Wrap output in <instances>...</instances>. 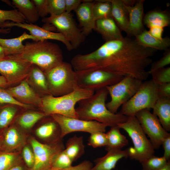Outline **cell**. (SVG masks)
Wrapping results in <instances>:
<instances>
[{
	"instance_id": "cell-1",
	"label": "cell",
	"mask_w": 170,
	"mask_h": 170,
	"mask_svg": "<svg viewBox=\"0 0 170 170\" xmlns=\"http://www.w3.org/2000/svg\"><path fill=\"white\" fill-rule=\"evenodd\" d=\"M157 51L128 36L106 42L94 51L83 54L82 61L86 69H103L143 82L150 75L146 68L152 63L151 57Z\"/></svg>"
},
{
	"instance_id": "cell-2",
	"label": "cell",
	"mask_w": 170,
	"mask_h": 170,
	"mask_svg": "<svg viewBox=\"0 0 170 170\" xmlns=\"http://www.w3.org/2000/svg\"><path fill=\"white\" fill-rule=\"evenodd\" d=\"M109 94L106 88L96 91L90 97L78 102L76 108L78 118L86 121H95L110 127L126 121L128 116L121 112L113 113L107 108L106 101Z\"/></svg>"
},
{
	"instance_id": "cell-3",
	"label": "cell",
	"mask_w": 170,
	"mask_h": 170,
	"mask_svg": "<svg viewBox=\"0 0 170 170\" xmlns=\"http://www.w3.org/2000/svg\"><path fill=\"white\" fill-rule=\"evenodd\" d=\"M16 55L37 66L44 73L63 61L60 46L47 40L27 42L22 52Z\"/></svg>"
},
{
	"instance_id": "cell-4",
	"label": "cell",
	"mask_w": 170,
	"mask_h": 170,
	"mask_svg": "<svg viewBox=\"0 0 170 170\" xmlns=\"http://www.w3.org/2000/svg\"><path fill=\"white\" fill-rule=\"evenodd\" d=\"M94 92L78 87L73 92L63 96L55 97L47 95L42 98V105L38 110L46 116L58 114L78 118L75 108L76 103L92 96Z\"/></svg>"
},
{
	"instance_id": "cell-5",
	"label": "cell",
	"mask_w": 170,
	"mask_h": 170,
	"mask_svg": "<svg viewBox=\"0 0 170 170\" xmlns=\"http://www.w3.org/2000/svg\"><path fill=\"white\" fill-rule=\"evenodd\" d=\"M117 126L127 133L133 142V147L128 148L130 159L141 163L154 155L155 149L135 116H128L126 121Z\"/></svg>"
},
{
	"instance_id": "cell-6",
	"label": "cell",
	"mask_w": 170,
	"mask_h": 170,
	"mask_svg": "<svg viewBox=\"0 0 170 170\" xmlns=\"http://www.w3.org/2000/svg\"><path fill=\"white\" fill-rule=\"evenodd\" d=\"M50 95L57 97L73 92L78 87L75 71L63 61L44 73Z\"/></svg>"
},
{
	"instance_id": "cell-7",
	"label": "cell",
	"mask_w": 170,
	"mask_h": 170,
	"mask_svg": "<svg viewBox=\"0 0 170 170\" xmlns=\"http://www.w3.org/2000/svg\"><path fill=\"white\" fill-rule=\"evenodd\" d=\"M158 88L152 80L143 82L135 94L122 105L121 112L130 116L143 110L152 109L159 98Z\"/></svg>"
},
{
	"instance_id": "cell-8",
	"label": "cell",
	"mask_w": 170,
	"mask_h": 170,
	"mask_svg": "<svg viewBox=\"0 0 170 170\" xmlns=\"http://www.w3.org/2000/svg\"><path fill=\"white\" fill-rule=\"evenodd\" d=\"M75 71L78 87L94 92L114 85L124 77L99 68H89Z\"/></svg>"
},
{
	"instance_id": "cell-9",
	"label": "cell",
	"mask_w": 170,
	"mask_h": 170,
	"mask_svg": "<svg viewBox=\"0 0 170 170\" xmlns=\"http://www.w3.org/2000/svg\"><path fill=\"white\" fill-rule=\"evenodd\" d=\"M142 82L133 77L126 76L117 83L106 87L111 97L106 104L108 109L113 113H117L119 107L135 94Z\"/></svg>"
},
{
	"instance_id": "cell-10",
	"label": "cell",
	"mask_w": 170,
	"mask_h": 170,
	"mask_svg": "<svg viewBox=\"0 0 170 170\" xmlns=\"http://www.w3.org/2000/svg\"><path fill=\"white\" fill-rule=\"evenodd\" d=\"M32 65L17 55H6L0 59V74L10 87L15 86L26 78Z\"/></svg>"
},
{
	"instance_id": "cell-11",
	"label": "cell",
	"mask_w": 170,
	"mask_h": 170,
	"mask_svg": "<svg viewBox=\"0 0 170 170\" xmlns=\"http://www.w3.org/2000/svg\"><path fill=\"white\" fill-rule=\"evenodd\" d=\"M42 21L54 26L69 42L73 49L77 48L85 40V36L77 27L71 13L65 12L59 15L50 16L43 18Z\"/></svg>"
},
{
	"instance_id": "cell-12",
	"label": "cell",
	"mask_w": 170,
	"mask_h": 170,
	"mask_svg": "<svg viewBox=\"0 0 170 170\" xmlns=\"http://www.w3.org/2000/svg\"><path fill=\"white\" fill-rule=\"evenodd\" d=\"M29 142L35 158L33 166L30 170H50L56 156L65 149L63 141L47 144L39 142L31 137Z\"/></svg>"
},
{
	"instance_id": "cell-13",
	"label": "cell",
	"mask_w": 170,
	"mask_h": 170,
	"mask_svg": "<svg viewBox=\"0 0 170 170\" xmlns=\"http://www.w3.org/2000/svg\"><path fill=\"white\" fill-rule=\"evenodd\" d=\"M135 116L143 131L150 138L154 149H159L164 140L170 133L164 129L157 117L151 113L150 110H141Z\"/></svg>"
},
{
	"instance_id": "cell-14",
	"label": "cell",
	"mask_w": 170,
	"mask_h": 170,
	"mask_svg": "<svg viewBox=\"0 0 170 170\" xmlns=\"http://www.w3.org/2000/svg\"><path fill=\"white\" fill-rule=\"evenodd\" d=\"M59 124L63 138L67 134L75 132H84L91 133L97 132L105 133L107 126L95 121H86L71 118L58 114L50 116Z\"/></svg>"
},
{
	"instance_id": "cell-15",
	"label": "cell",
	"mask_w": 170,
	"mask_h": 170,
	"mask_svg": "<svg viewBox=\"0 0 170 170\" xmlns=\"http://www.w3.org/2000/svg\"><path fill=\"white\" fill-rule=\"evenodd\" d=\"M14 26L27 30L29 31L30 34L36 38L38 41L48 39L56 40L62 42L68 50L71 51L73 49L69 42L60 33L51 31L37 25L25 22L16 23L8 21L0 25V28H2Z\"/></svg>"
},
{
	"instance_id": "cell-16",
	"label": "cell",
	"mask_w": 170,
	"mask_h": 170,
	"mask_svg": "<svg viewBox=\"0 0 170 170\" xmlns=\"http://www.w3.org/2000/svg\"><path fill=\"white\" fill-rule=\"evenodd\" d=\"M26 144V136L24 131L14 122L3 131L1 151L21 152Z\"/></svg>"
},
{
	"instance_id": "cell-17",
	"label": "cell",
	"mask_w": 170,
	"mask_h": 170,
	"mask_svg": "<svg viewBox=\"0 0 170 170\" xmlns=\"http://www.w3.org/2000/svg\"><path fill=\"white\" fill-rule=\"evenodd\" d=\"M7 89L16 100L23 104L32 106L38 109L41 106L42 98L30 87L26 79Z\"/></svg>"
},
{
	"instance_id": "cell-18",
	"label": "cell",
	"mask_w": 170,
	"mask_h": 170,
	"mask_svg": "<svg viewBox=\"0 0 170 170\" xmlns=\"http://www.w3.org/2000/svg\"><path fill=\"white\" fill-rule=\"evenodd\" d=\"M42 123L36 130L35 134L45 144H52L62 141L61 130L58 123L51 116L42 118Z\"/></svg>"
},
{
	"instance_id": "cell-19",
	"label": "cell",
	"mask_w": 170,
	"mask_h": 170,
	"mask_svg": "<svg viewBox=\"0 0 170 170\" xmlns=\"http://www.w3.org/2000/svg\"><path fill=\"white\" fill-rule=\"evenodd\" d=\"M144 0L136 1L132 6L126 4L129 15L128 36L136 37L145 30L143 24Z\"/></svg>"
},
{
	"instance_id": "cell-20",
	"label": "cell",
	"mask_w": 170,
	"mask_h": 170,
	"mask_svg": "<svg viewBox=\"0 0 170 170\" xmlns=\"http://www.w3.org/2000/svg\"><path fill=\"white\" fill-rule=\"evenodd\" d=\"M93 3L85 1L75 11L79 25L82 27V32L85 36L95 29L96 20L92 10Z\"/></svg>"
},
{
	"instance_id": "cell-21",
	"label": "cell",
	"mask_w": 170,
	"mask_h": 170,
	"mask_svg": "<svg viewBox=\"0 0 170 170\" xmlns=\"http://www.w3.org/2000/svg\"><path fill=\"white\" fill-rule=\"evenodd\" d=\"M128 156V148L124 150H108L105 155L95 160V165L90 170H112L120 160Z\"/></svg>"
},
{
	"instance_id": "cell-22",
	"label": "cell",
	"mask_w": 170,
	"mask_h": 170,
	"mask_svg": "<svg viewBox=\"0 0 170 170\" xmlns=\"http://www.w3.org/2000/svg\"><path fill=\"white\" fill-rule=\"evenodd\" d=\"M106 42L122 38L121 30L112 17L96 20L95 29Z\"/></svg>"
},
{
	"instance_id": "cell-23",
	"label": "cell",
	"mask_w": 170,
	"mask_h": 170,
	"mask_svg": "<svg viewBox=\"0 0 170 170\" xmlns=\"http://www.w3.org/2000/svg\"><path fill=\"white\" fill-rule=\"evenodd\" d=\"M26 79L30 87L42 98L50 95L45 73L37 66L32 64Z\"/></svg>"
},
{
	"instance_id": "cell-24",
	"label": "cell",
	"mask_w": 170,
	"mask_h": 170,
	"mask_svg": "<svg viewBox=\"0 0 170 170\" xmlns=\"http://www.w3.org/2000/svg\"><path fill=\"white\" fill-rule=\"evenodd\" d=\"M36 109H23L17 115L14 122L24 132L31 129L46 116L42 111Z\"/></svg>"
},
{
	"instance_id": "cell-25",
	"label": "cell",
	"mask_w": 170,
	"mask_h": 170,
	"mask_svg": "<svg viewBox=\"0 0 170 170\" xmlns=\"http://www.w3.org/2000/svg\"><path fill=\"white\" fill-rule=\"evenodd\" d=\"M38 41L37 39L26 32L20 36L13 38L3 39L0 38V45L3 48L6 55L20 54L23 51L25 45L23 41L27 39Z\"/></svg>"
},
{
	"instance_id": "cell-26",
	"label": "cell",
	"mask_w": 170,
	"mask_h": 170,
	"mask_svg": "<svg viewBox=\"0 0 170 170\" xmlns=\"http://www.w3.org/2000/svg\"><path fill=\"white\" fill-rule=\"evenodd\" d=\"M112 5V17L121 30L127 33L129 25V15L126 0H109Z\"/></svg>"
},
{
	"instance_id": "cell-27",
	"label": "cell",
	"mask_w": 170,
	"mask_h": 170,
	"mask_svg": "<svg viewBox=\"0 0 170 170\" xmlns=\"http://www.w3.org/2000/svg\"><path fill=\"white\" fill-rule=\"evenodd\" d=\"M135 38L140 45L157 50L166 51L170 46V39L168 37L158 39L152 36L146 29Z\"/></svg>"
},
{
	"instance_id": "cell-28",
	"label": "cell",
	"mask_w": 170,
	"mask_h": 170,
	"mask_svg": "<svg viewBox=\"0 0 170 170\" xmlns=\"http://www.w3.org/2000/svg\"><path fill=\"white\" fill-rule=\"evenodd\" d=\"M153 114L158 118L167 132L170 131V98L159 97L153 108Z\"/></svg>"
},
{
	"instance_id": "cell-29",
	"label": "cell",
	"mask_w": 170,
	"mask_h": 170,
	"mask_svg": "<svg viewBox=\"0 0 170 170\" xmlns=\"http://www.w3.org/2000/svg\"><path fill=\"white\" fill-rule=\"evenodd\" d=\"M12 3L29 23L33 24L37 21L39 17L32 0H13Z\"/></svg>"
},
{
	"instance_id": "cell-30",
	"label": "cell",
	"mask_w": 170,
	"mask_h": 170,
	"mask_svg": "<svg viewBox=\"0 0 170 170\" xmlns=\"http://www.w3.org/2000/svg\"><path fill=\"white\" fill-rule=\"evenodd\" d=\"M24 109H26L15 105L0 104V131L8 127Z\"/></svg>"
},
{
	"instance_id": "cell-31",
	"label": "cell",
	"mask_w": 170,
	"mask_h": 170,
	"mask_svg": "<svg viewBox=\"0 0 170 170\" xmlns=\"http://www.w3.org/2000/svg\"><path fill=\"white\" fill-rule=\"evenodd\" d=\"M143 23L149 28L153 27L164 28L170 25V16L166 11H151L144 16Z\"/></svg>"
},
{
	"instance_id": "cell-32",
	"label": "cell",
	"mask_w": 170,
	"mask_h": 170,
	"mask_svg": "<svg viewBox=\"0 0 170 170\" xmlns=\"http://www.w3.org/2000/svg\"><path fill=\"white\" fill-rule=\"evenodd\" d=\"M118 126L111 127L106 133L107 145L106 147L107 151L110 150H121L129 144L126 137L121 133Z\"/></svg>"
},
{
	"instance_id": "cell-33",
	"label": "cell",
	"mask_w": 170,
	"mask_h": 170,
	"mask_svg": "<svg viewBox=\"0 0 170 170\" xmlns=\"http://www.w3.org/2000/svg\"><path fill=\"white\" fill-rule=\"evenodd\" d=\"M85 147L83 137L75 135L67 140L64 151L73 162L84 154Z\"/></svg>"
},
{
	"instance_id": "cell-34",
	"label": "cell",
	"mask_w": 170,
	"mask_h": 170,
	"mask_svg": "<svg viewBox=\"0 0 170 170\" xmlns=\"http://www.w3.org/2000/svg\"><path fill=\"white\" fill-rule=\"evenodd\" d=\"M93 3L92 10L96 20L112 17V5L109 0H97Z\"/></svg>"
},
{
	"instance_id": "cell-35",
	"label": "cell",
	"mask_w": 170,
	"mask_h": 170,
	"mask_svg": "<svg viewBox=\"0 0 170 170\" xmlns=\"http://www.w3.org/2000/svg\"><path fill=\"white\" fill-rule=\"evenodd\" d=\"M23 161L21 152H0V170H9Z\"/></svg>"
},
{
	"instance_id": "cell-36",
	"label": "cell",
	"mask_w": 170,
	"mask_h": 170,
	"mask_svg": "<svg viewBox=\"0 0 170 170\" xmlns=\"http://www.w3.org/2000/svg\"><path fill=\"white\" fill-rule=\"evenodd\" d=\"M8 21L16 23H24L26 20L17 9L12 10L0 9V25Z\"/></svg>"
},
{
	"instance_id": "cell-37",
	"label": "cell",
	"mask_w": 170,
	"mask_h": 170,
	"mask_svg": "<svg viewBox=\"0 0 170 170\" xmlns=\"http://www.w3.org/2000/svg\"><path fill=\"white\" fill-rule=\"evenodd\" d=\"M168 161L163 156L154 155L140 163L142 170H158L164 167Z\"/></svg>"
},
{
	"instance_id": "cell-38",
	"label": "cell",
	"mask_w": 170,
	"mask_h": 170,
	"mask_svg": "<svg viewBox=\"0 0 170 170\" xmlns=\"http://www.w3.org/2000/svg\"><path fill=\"white\" fill-rule=\"evenodd\" d=\"M13 104L26 109H36L31 105L23 104L16 100L8 91L7 88L0 87V104Z\"/></svg>"
},
{
	"instance_id": "cell-39",
	"label": "cell",
	"mask_w": 170,
	"mask_h": 170,
	"mask_svg": "<svg viewBox=\"0 0 170 170\" xmlns=\"http://www.w3.org/2000/svg\"><path fill=\"white\" fill-rule=\"evenodd\" d=\"M73 162L64 150L58 153L55 158L51 169L67 168L72 166Z\"/></svg>"
},
{
	"instance_id": "cell-40",
	"label": "cell",
	"mask_w": 170,
	"mask_h": 170,
	"mask_svg": "<svg viewBox=\"0 0 170 170\" xmlns=\"http://www.w3.org/2000/svg\"><path fill=\"white\" fill-rule=\"evenodd\" d=\"M88 144L94 148L106 146L107 140L106 133L97 132L90 133Z\"/></svg>"
},
{
	"instance_id": "cell-41",
	"label": "cell",
	"mask_w": 170,
	"mask_h": 170,
	"mask_svg": "<svg viewBox=\"0 0 170 170\" xmlns=\"http://www.w3.org/2000/svg\"><path fill=\"white\" fill-rule=\"evenodd\" d=\"M152 80L157 85L170 82V67H164L152 72Z\"/></svg>"
},
{
	"instance_id": "cell-42",
	"label": "cell",
	"mask_w": 170,
	"mask_h": 170,
	"mask_svg": "<svg viewBox=\"0 0 170 170\" xmlns=\"http://www.w3.org/2000/svg\"><path fill=\"white\" fill-rule=\"evenodd\" d=\"M48 14L58 16L65 12V0H48Z\"/></svg>"
},
{
	"instance_id": "cell-43",
	"label": "cell",
	"mask_w": 170,
	"mask_h": 170,
	"mask_svg": "<svg viewBox=\"0 0 170 170\" xmlns=\"http://www.w3.org/2000/svg\"><path fill=\"white\" fill-rule=\"evenodd\" d=\"M21 153L24 162L26 166L31 169L33 166L35 159L34 154L31 147L26 144L22 149Z\"/></svg>"
},
{
	"instance_id": "cell-44",
	"label": "cell",
	"mask_w": 170,
	"mask_h": 170,
	"mask_svg": "<svg viewBox=\"0 0 170 170\" xmlns=\"http://www.w3.org/2000/svg\"><path fill=\"white\" fill-rule=\"evenodd\" d=\"M170 64V50L166 51L163 56L159 60L152 64L151 67L148 71L150 74L154 71L164 67Z\"/></svg>"
},
{
	"instance_id": "cell-45",
	"label": "cell",
	"mask_w": 170,
	"mask_h": 170,
	"mask_svg": "<svg viewBox=\"0 0 170 170\" xmlns=\"http://www.w3.org/2000/svg\"><path fill=\"white\" fill-rule=\"evenodd\" d=\"M39 17L43 18L48 14V0H32Z\"/></svg>"
},
{
	"instance_id": "cell-46",
	"label": "cell",
	"mask_w": 170,
	"mask_h": 170,
	"mask_svg": "<svg viewBox=\"0 0 170 170\" xmlns=\"http://www.w3.org/2000/svg\"><path fill=\"white\" fill-rule=\"evenodd\" d=\"M93 167V164L90 161L85 160L77 165L72 166L67 168L50 170H90Z\"/></svg>"
},
{
	"instance_id": "cell-47",
	"label": "cell",
	"mask_w": 170,
	"mask_h": 170,
	"mask_svg": "<svg viewBox=\"0 0 170 170\" xmlns=\"http://www.w3.org/2000/svg\"><path fill=\"white\" fill-rule=\"evenodd\" d=\"M158 94L159 97L170 98V82L158 85Z\"/></svg>"
},
{
	"instance_id": "cell-48",
	"label": "cell",
	"mask_w": 170,
	"mask_h": 170,
	"mask_svg": "<svg viewBox=\"0 0 170 170\" xmlns=\"http://www.w3.org/2000/svg\"><path fill=\"white\" fill-rule=\"evenodd\" d=\"M65 12L71 13L72 10L75 11L83 1L81 0H65Z\"/></svg>"
},
{
	"instance_id": "cell-49",
	"label": "cell",
	"mask_w": 170,
	"mask_h": 170,
	"mask_svg": "<svg viewBox=\"0 0 170 170\" xmlns=\"http://www.w3.org/2000/svg\"><path fill=\"white\" fill-rule=\"evenodd\" d=\"M162 145L164 151L163 156L167 161H169L170 158V135L165 139Z\"/></svg>"
},
{
	"instance_id": "cell-50",
	"label": "cell",
	"mask_w": 170,
	"mask_h": 170,
	"mask_svg": "<svg viewBox=\"0 0 170 170\" xmlns=\"http://www.w3.org/2000/svg\"><path fill=\"white\" fill-rule=\"evenodd\" d=\"M164 31V28L158 27H153L150 28L148 31L149 33L153 36L159 39H162L163 32Z\"/></svg>"
},
{
	"instance_id": "cell-51",
	"label": "cell",
	"mask_w": 170,
	"mask_h": 170,
	"mask_svg": "<svg viewBox=\"0 0 170 170\" xmlns=\"http://www.w3.org/2000/svg\"><path fill=\"white\" fill-rule=\"evenodd\" d=\"M9 170H30V169L23 161L14 165Z\"/></svg>"
},
{
	"instance_id": "cell-52",
	"label": "cell",
	"mask_w": 170,
	"mask_h": 170,
	"mask_svg": "<svg viewBox=\"0 0 170 170\" xmlns=\"http://www.w3.org/2000/svg\"><path fill=\"white\" fill-rule=\"evenodd\" d=\"M0 87L5 88L10 87L5 78L1 75L0 76Z\"/></svg>"
},
{
	"instance_id": "cell-53",
	"label": "cell",
	"mask_w": 170,
	"mask_h": 170,
	"mask_svg": "<svg viewBox=\"0 0 170 170\" xmlns=\"http://www.w3.org/2000/svg\"><path fill=\"white\" fill-rule=\"evenodd\" d=\"M11 29L10 28H0V33L7 34L9 33Z\"/></svg>"
},
{
	"instance_id": "cell-54",
	"label": "cell",
	"mask_w": 170,
	"mask_h": 170,
	"mask_svg": "<svg viewBox=\"0 0 170 170\" xmlns=\"http://www.w3.org/2000/svg\"><path fill=\"white\" fill-rule=\"evenodd\" d=\"M158 170H170V161H168L166 164L163 167Z\"/></svg>"
},
{
	"instance_id": "cell-55",
	"label": "cell",
	"mask_w": 170,
	"mask_h": 170,
	"mask_svg": "<svg viewBox=\"0 0 170 170\" xmlns=\"http://www.w3.org/2000/svg\"><path fill=\"white\" fill-rule=\"evenodd\" d=\"M6 55L4 49L0 45V59L3 58Z\"/></svg>"
},
{
	"instance_id": "cell-56",
	"label": "cell",
	"mask_w": 170,
	"mask_h": 170,
	"mask_svg": "<svg viewBox=\"0 0 170 170\" xmlns=\"http://www.w3.org/2000/svg\"><path fill=\"white\" fill-rule=\"evenodd\" d=\"M3 131H0V152L1 151V146H2V144L3 137Z\"/></svg>"
}]
</instances>
